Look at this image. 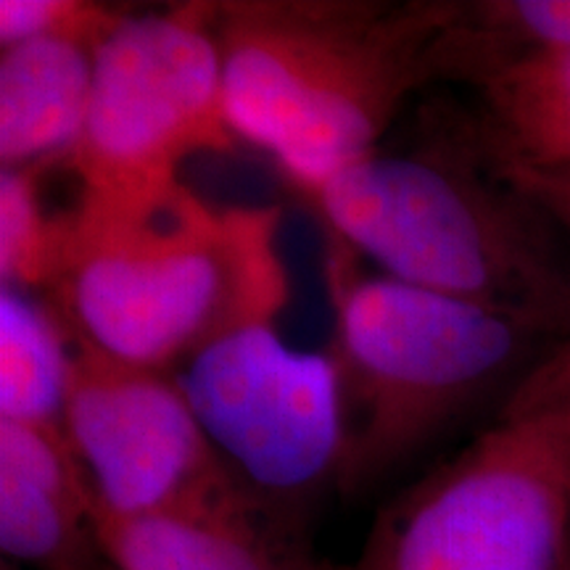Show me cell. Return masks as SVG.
<instances>
[{"label": "cell", "instance_id": "cell-1", "mask_svg": "<svg viewBox=\"0 0 570 570\" xmlns=\"http://www.w3.org/2000/svg\"><path fill=\"white\" fill-rule=\"evenodd\" d=\"M441 0H223L225 111L309 198L383 146L412 96L439 82Z\"/></svg>", "mask_w": 570, "mask_h": 570}, {"label": "cell", "instance_id": "cell-2", "mask_svg": "<svg viewBox=\"0 0 570 570\" xmlns=\"http://www.w3.org/2000/svg\"><path fill=\"white\" fill-rule=\"evenodd\" d=\"M415 146H381L309 202L331 238L396 281L525 320L570 344V244L436 101Z\"/></svg>", "mask_w": 570, "mask_h": 570}, {"label": "cell", "instance_id": "cell-3", "mask_svg": "<svg viewBox=\"0 0 570 570\" xmlns=\"http://www.w3.org/2000/svg\"><path fill=\"white\" fill-rule=\"evenodd\" d=\"M48 304L80 344L175 373L233 327L283 315L281 209L219 206L185 183L138 204H75Z\"/></svg>", "mask_w": 570, "mask_h": 570}, {"label": "cell", "instance_id": "cell-4", "mask_svg": "<svg viewBox=\"0 0 570 570\" xmlns=\"http://www.w3.org/2000/svg\"><path fill=\"white\" fill-rule=\"evenodd\" d=\"M325 273L346 399L344 497L375 489L499 396L510 402L568 346L489 306L365 273L333 238Z\"/></svg>", "mask_w": 570, "mask_h": 570}, {"label": "cell", "instance_id": "cell-5", "mask_svg": "<svg viewBox=\"0 0 570 570\" xmlns=\"http://www.w3.org/2000/svg\"><path fill=\"white\" fill-rule=\"evenodd\" d=\"M348 570H570V394L550 365L383 504Z\"/></svg>", "mask_w": 570, "mask_h": 570}, {"label": "cell", "instance_id": "cell-6", "mask_svg": "<svg viewBox=\"0 0 570 570\" xmlns=\"http://www.w3.org/2000/svg\"><path fill=\"white\" fill-rule=\"evenodd\" d=\"M219 3L132 11L96 51L82 138L67 167L77 204L122 206L180 185L198 154L238 148L225 111Z\"/></svg>", "mask_w": 570, "mask_h": 570}, {"label": "cell", "instance_id": "cell-7", "mask_svg": "<svg viewBox=\"0 0 570 570\" xmlns=\"http://www.w3.org/2000/svg\"><path fill=\"white\" fill-rule=\"evenodd\" d=\"M277 320L223 333L175 377L240 487L306 525L312 504L341 487L348 441L344 377L336 354L291 346Z\"/></svg>", "mask_w": 570, "mask_h": 570}, {"label": "cell", "instance_id": "cell-8", "mask_svg": "<svg viewBox=\"0 0 570 570\" xmlns=\"http://www.w3.org/2000/svg\"><path fill=\"white\" fill-rule=\"evenodd\" d=\"M63 433L92 508L154 515L252 494L204 433L175 373L106 356L75 341Z\"/></svg>", "mask_w": 570, "mask_h": 570}, {"label": "cell", "instance_id": "cell-9", "mask_svg": "<svg viewBox=\"0 0 570 570\" xmlns=\"http://www.w3.org/2000/svg\"><path fill=\"white\" fill-rule=\"evenodd\" d=\"M92 523L111 570H348L317 558L306 525L254 494L132 518L92 508Z\"/></svg>", "mask_w": 570, "mask_h": 570}, {"label": "cell", "instance_id": "cell-10", "mask_svg": "<svg viewBox=\"0 0 570 570\" xmlns=\"http://www.w3.org/2000/svg\"><path fill=\"white\" fill-rule=\"evenodd\" d=\"M0 550L35 570H104L92 494L63 428L0 420Z\"/></svg>", "mask_w": 570, "mask_h": 570}, {"label": "cell", "instance_id": "cell-11", "mask_svg": "<svg viewBox=\"0 0 570 570\" xmlns=\"http://www.w3.org/2000/svg\"><path fill=\"white\" fill-rule=\"evenodd\" d=\"M468 101H436L499 175L570 173V51H531L470 75Z\"/></svg>", "mask_w": 570, "mask_h": 570}, {"label": "cell", "instance_id": "cell-12", "mask_svg": "<svg viewBox=\"0 0 570 570\" xmlns=\"http://www.w3.org/2000/svg\"><path fill=\"white\" fill-rule=\"evenodd\" d=\"M96 48L35 38L0 48V164L67 167L88 119Z\"/></svg>", "mask_w": 570, "mask_h": 570}, {"label": "cell", "instance_id": "cell-13", "mask_svg": "<svg viewBox=\"0 0 570 570\" xmlns=\"http://www.w3.org/2000/svg\"><path fill=\"white\" fill-rule=\"evenodd\" d=\"M75 338L53 304L0 288V420L63 428Z\"/></svg>", "mask_w": 570, "mask_h": 570}, {"label": "cell", "instance_id": "cell-14", "mask_svg": "<svg viewBox=\"0 0 570 570\" xmlns=\"http://www.w3.org/2000/svg\"><path fill=\"white\" fill-rule=\"evenodd\" d=\"M531 51H570V0L454 3L439 42V82L462 85L489 63Z\"/></svg>", "mask_w": 570, "mask_h": 570}, {"label": "cell", "instance_id": "cell-15", "mask_svg": "<svg viewBox=\"0 0 570 570\" xmlns=\"http://www.w3.org/2000/svg\"><path fill=\"white\" fill-rule=\"evenodd\" d=\"M51 169H9L0 175V275L3 285L51 296L67 248V214L53 217L42 202Z\"/></svg>", "mask_w": 570, "mask_h": 570}, {"label": "cell", "instance_id": "cell-16", "mask_svg": "<svg viewBox=\"0 0 570 570\" xmlns=\"http://www.w3.org/2000/svg\"><path fill=\"white\" fill-rule=\"evenodd\" d=\"M135 9L92 0H3L0 48L35 38H53L101 48Z\"/></svg>", "mask_w": 570, "mask_h": 570}, {"label": "cell", "instance_id": "cell-17", "mask_svg": "<svg viewBox=\"0 0 570 570\" xmlns=\"http://www.w3.org/2000/svg\"><path fill=\"white\" fill-rule=\"evenodd\" d=\"M525 196L533 198L560 227L570 244V173L560 175H502Z\"/></svg>", "mask_w": 570, "mask_h": 570}, {"label": "cell", "instance_id": "cell-18", "mask_svg": "<svg viewBox=\"0 0 570 570\" xmlns=\"http://www.w3.org/2000/svg\"><path fill=\"white\" fill-rule=\"evenodd\" d=\"M550 370H552V375L562 383V389L570 394V344L550 362Z\"/></svg>", "mask_w": 570, "mask_h": 570}, {"label": "cell", "instance_id": "cell-19", "mask_svg": "<svg viewBox=\"0 0 570 570\" xmlns=\"http://www.w3.org/2000/svg\"><path fill=\"white\" fill-rule=\"evenodd\" d=\"M104 570H111V568H109V566H106V568H104Z\"/></svg>", "mask_w": 570, "mask_h": 570}]
</instances>
